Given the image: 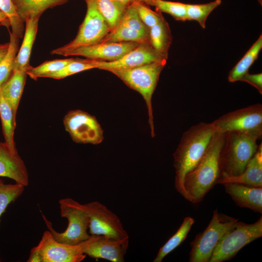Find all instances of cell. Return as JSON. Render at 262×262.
Listing matches in <instances>:
<instances>
[{
	"label": "cell",
	"instance_id": "34",
	"mask_svg": "<svg viewBox=\"0 0 262 262\" xmlns=\"http://www.w3.org/2000/svg\"><path fill=\"white\" fill-rule=\"evenodd\" d=\"M0 10L8 18L12 33L21 37L23 31V21L19 16L12 0H0Z\"/></svg>",
	"mask_w": 262,
	"mask_h": 262
},
{
	"label": "cell",
	"instance_id": "30",
	"mask_svg": "<svg viewBox=\"0 0 262 262\" xmlns=\"http://www.w3.org/2000/svg\"><path fill=\"white\" fill-rule=\"evenodd\" d=\"M18 37L10 33V41L7 54L0 63V87L9 78L13 71V62L18 49Z\"/></svg>",
	"mask_w": 262,
	"mask_h": 262
},
{
	"label": "cell",
	"instance_id": "6",
	"mask_svg": "<svg viewBox=\"0 0 262 262\" xmlns=\"http://www.w3.org/2000/svg\"><path fill=\"white\" fill-rule=\"evenodd\" d=\"M262 236V216L253 224L238 220L219 240L209 262L229 260L245 246Z\"/></svg>",
	"mask_w": 262,
	"mask_h": 262
},
{
	"label": "cell",
	"instance_id": "29",
	"mask_svg": "<svg viewBox=\"0 0 262 262\" xmlns=\"http://www.w3.org/2000/svg\"><path fill=\"white\" fill-rule=\"evenodd\" d=\"M221 2V0H214L204 4H186V20L196 21L205 28L208 16Z\"/></svg>",
	"mask_w": 262,
	"mask_h": 262
},
{
	"label": "cell",
	"instance_id": "23",
	"mask_svg": "<svg viewBox=\"0 0 262 262\" xmlns=\"http://www.w3.org/2000/svg\"><path fill=\"white\" fill-rule=\"evenodd\" d=\"M262 49V35L251 46L241 60L231 69L228 75V81L230 82L240 81L242 77L248 73L250 66L257 59Z\"/></svg>",
	"mask_w": 262,
	"mask_h": 262
},
{
	"label": "cell",
	"instance_id": "12",
	"mask_svg": "<svg viewBox=\"0 0 262 262\" xmlns=\"http://www.w3.org/2000/svg\"><path fill=\"white\" fill-rule=\"evenodd\" d=\"M211 123L214 131L219 133L262 129V105L257 103L229 112Z\"/></svg>",
	"mask_w": 262,
	"mask_h": 262
},
{
	"label": "cell",
	"instance_id": "24",
	"mask_svg": "<svg viewBox=\"0 0 262 262\" xmlns=\"http://www.w3.org/2000/svg\"><path fill=\"white\" fill-rule=\"evenodd\" d=\"M132 42L149 43V33H146L118 23L100 43Z\"/></svg>",
	"mask_w": 262,
	"mask_h": 262
},
{
	"label": "cell",
	"instance_id": "5",
	"mask_svg": "<svg viewBox=\"0 0 262 262\" xmlns=\"http://www.w3.org/2000/svg\"><path fill=\"white\" fill-rule=\"evenodd\" d=\"M60 215L67 219L68 225L62 232L55 230L52 223L42 214L46 226L58 242L68 245H78L90 236L88 232L89 218L83 205L71 198H65L59 201Z\"/></svg>",
	"mask_w": 262,
	"mask_h": 262
},
{
	"label": "cell",
	"instance_id": "42",
	"mask_svg": "<svg viewBox=\"0 0 262 262\" xmlns=\"http://www.w3.org/2000/svg\"><path fill=\"white\" fill-rule=\"evenodd\" d=\"M1 259H0V261Z\"/></svg>",
	"mask_w": 262,
	"mask_h": 262
},
{
	"label": "cell",
	"instance_id": "9",
	"mask_svg": "<svg viewBox=\"0 0 262 262\" xmlns=\"http://www.w3.org/2000/svg\"><path fill=\"white\" fill-rule=\"evenodd\" d=\"M86 255L79 245H68L56 241L46 230L37 246L31 250L28 262H81Z\"/></svg>",
	"mask_w": 262,
	"mask_h": 262
},
{
	"label": "cell",
	"instance_id": "35",
	"mask_svg": "<svg viewBox=\"0 0 262 262\" xmlns=\"http://www.w3.org/2000/svg\"><path fill=\"white\" fill-rule=\"evenodd\" d=\"M119 23L142 33H149V28L142 21L132 3L126 8Z\"/></svg>",
	"mask_w": 262,
	"mask_h": 262
},
{
	"label": "cell",
	"instance_id": "1",
	"mask_svg": "<svg viewBox=\"0 0 262 262\" xmlns=\"http://www.w3.org/2000/svg\"><path fill=\"white\" fill-rule=\"evenodd\" d=\"M225 136V133L214 132L200 160L184 177L186 199L193 203L202 201L217 184L220 177L219 153Z\"/></svg>",
	"mask_w": 262,
	"mask_h": 262
},
{
	"label": "cell",
	"instance_id": "21",
	"mask_svg": "<svg viewBox=\"0 0 262 262\" xmlns=\"http://www.w3.org/2000/svg\"><path fill=\"white\" fill-rule=\"evenodd\" d=\"M68 0H12L16 11L23 21L39 18L46 9L62 4Z\"/></svg>",
	"mask_w": 262,
	"mask_h": 262
},
{
	"label": "cell",
	"instance_id": "36",
	"mask_svg": "<svg viewBox=\"0 0 262 262\" xmlns=\"http://www.w3.org/2000/svg\"><path fill=\"white\" fill-rule=\"evenodd\" d=\"M132 4L136 9L142 21L149 29L163 17L161 13L152 11L147 5L139 1L135 0Z\"/></svg>",
	"mask_w": 262,
	"mask_h": 262
},
{
	"label": "cell",
	"instance_id": "17",
	"mask_svg": "<svg viewBox=\"0 0 262 262\" xmlns=\"http://www.w3.org/2000/svg\"><path fill=\"white\" fill-rule=\"evenodd\" d=\"M223 184L226 192L238 206L262 213V187L232 182Z\"/></svg>",
	"mask_w": 262,
	"mask_h": 262
},
{
	"label": "cell",
	"instance_id": "4",
	"mask_svg": "<svg viewBox=\"0 0 262 262\" xmlns=\"http://www.w3.org/2000/svg\"><path fill=\"white\" fill-rule=\"evenodd\" d=\"M166 62H157L129 69L109 71L121 79L131 88L139 92L145 99L148 115V122L152 137L155 135L153 125L152 97L160 75Z\"/></svg>",
	"mask_w": 262,
	"mask_h": 262
},
{
	"label": "cell",
	"instance_id": "33",
	"mask_svg": "<svg viewBox=\"0 0 262 262\" xmlns=\"http://www.w3.org/2000/svg\"><path fill=\"white\" fill-rule=\"evenodd\" d=\"M25 186L15 183L5 184L0 179V217L6 208L23 192Z\"/></svg>",
	"mask_w": 262,
	"mask_h": 262
},
{
	"label": "cell",
	"instance_id": "16",
	"mask_svg": "<svg viewBox=\"0 0 262 262\" xmlns=\"http://www.w3.org/2000/svg\"><path fill=\"white\" fill-rule=\"evenodd\" d=\"M0 177H7L26 187L29 178L24 162L16 149H12L5 142H0Z\"/></svg>",
	"mask_w": 262,
	"mask_h": 262
},
{
	"label": "cell",
	"instance_id": "41",
	"mask_svg": "<svg viewBox=\"0 0 262 262\" xmlns=\"http://www.w3.org/2000/svg\"><path fill=\"white\" fill-rule=\"evenodd\" d=\"M0 25H2V24L1 22H0Z\"/></svg>",
	"mask_w": 262,
	"mask_h": 262
},
{
	"label": "cell",
	"instance_id": "27",
	"mask_svg": "<svg viewBox=\"0 0 262 262\" xmlns=\"http://www.w3.org/2000/svg\"><path fill=\"white\" fill-rule=\"evenodd\" d=\"M94 0L111 31L114 29L118 24L127 7L114 0Z\"/></svg>",
	"mask_w": 262,
	"mask_h": 262
},
{
	"label": "cell",
	"instance_id": "2",
	"mask_svg": "<svg viewBox=\"0 0 262 262\" xmlns=\"http://www.w3.org/2000/svg\"><path fill=\"white\" fill-rule=\"evenodd\" d=\"M214 132L211 123L201 122L191 126L183 133L173 154L175 187L185 199L184 177L200 160Z\"/></svg>",
	"mask_w": 262,
	"mask_h": 262
},
{
	"label": "cell",
	"instance_id": "31",
	"mask_svg": "<svg viewBox=\"0 0 262 262\" xmlns=\"http://www.w3.org/2000/svg\"><path fill=\"white\" fill-rule=\"evenodd\" d=\"M74 59L69 58L47 61L35 67L31 66L27 70V74L35 80L39 77H46L47 75L62 69Z\"/></svg>",
	"mask_w": 262,
	"mask_h": 262
},
{
	"label": "cell",
	"instance_id": "18",
	"mask_svg": "<svg viewBox=\"0 0 262 262\" xmlns=\"http://www.w3.org/2000/svg\"><path fill=\"white\" fill-rule=\"evenodd\" d=\"M232 182L248 186L262 187V144L247 162L244 171L240 175L232 177H220L217 183Z\"/></svg>",
	"mask_w": 262,
	"mask_h": 262
},
{
	"label": "cell",
	"instance_id": "32",
	"mask_svg": "<svg viewBox=\"0 0 262 262\" xmlns=\"http://www.w3.org/2000/svg\"><path fill=\"white\" fill-rule=\"evenodd\" d=\"M96 68L92 59H74L62 69L46 76L55 79H61L86 70Z\"/></svg>",
	"mask_w": 262,
	"mask_h": 262
},
{
	"label": "cell",
	"instance_id": "13",
	"mask_svg": "<svg viewBox=\"0 0 262 262\" xmlns=\"http://www.w3.org/2000/svg\"><path fill=\"white\" fill-rule=\"evenodd\" d=\"M86 256L112 262H124L129 239H116L103 235H90L79 244Z\"/></svg>",
	"mask_w": 262,
	"mask_h": 262
},
{
	"label": "cell",
	"instance_id": "3",
	"mask_svg": "<svg viewBox=\"0 0 262 262\" xmlns=\"http://www.w3.org/2000/svg\"><path fill=\"white\" fill-rule=\"evenodd\" d=\"M262 136V129L225 133L219 153V178L241 174L256 152Z\"/></svg>",
	"mask_w": 262,
	"mask_h": 262
},
{
	"label": "cell",
	"instance_id": "39",
	"mask_svg": "<svg viewBox=\"0 0 262 262\" xmlns=\"http://www.w3.org/2000/svg\"><path fill=\"white\" fill-rule=\"evenodd\" d=\"M0 22L2 25L8 27L10 26L9 21L6 16L0 10Z\"/></svg>",
	"mask_w": 262,
	"mask_h": 262
},
{
	"label": "cell",
	"instance_id": "25",
	"mask_svg": "<svg viewBox=\"0 0 262 262\" xmlns=\"http://www.w3.org/2000/svg\"><path fill=\"white\" fill-rule=\"evenodd\" d=\"M194 222L195 220L192 217H185L177 231L160 248L153 262H162L168 254L179 246L187 237Z\"/></svg>",
	"mask_w": 262,
	"mask_h": 262
},
{
	"label": "cell",
	"instance_id": "20",
	"mask_svg": "<svg viewBox=\"0 0 262 262\" xmlns=\"http://www.w3.org/2000/svg\"><path fill=\"white\" fill-rule=\"evenodd\" d=\"M27 75L25 70H13L8 80L0 87L2 95L11 107L16 118Z\"/></svg>",
	"mask_w": 262,
	"mask_h": 262
},
{
	"label": "cell",
	"instance_id": "11",
	"mask_svg": "<svg viewBox=\"0 0 262 262\" xmlns=\"http://www.w3.org/2000/svg\"><path fill=\"white\" fill-rule=\"evenodd\" d=\"M66 130L77 143L97 145L103 139V131L96 118L80 110L68 112L63 120Z\"/></svg>",
	"mask_w": 262,
	"mask_h": 262
},
{
	"label": "cell",
	"instance_id": "14",
	"mask_svg": "<svg viewBox=\"0 0 262 262\" xmlns=\"http://www.w3.org/2000/svg\"><path fill=\"white\" fill-rule=\"evenodd\" d=\"M167 58L156 52L149 43L139 44L119 59L110 62L94 60L96 68L110 71L129 69L146 64L166 62Z\"/></svg>",
	"mask_w": 262,
	"mask_h": 262
},
{
	"label": "cell",
	"instance_id": "7",
	"mask_svg": "<svg viewBox=\"0 0 262 262\" xmlns=\"http://www.w3.org/2000/svg\"><path fill=\"white\" fill-rule=\"evenodd\" d=\"M238 218L229 216L217 209L205 230L197 234L191 242L189 261L209 262L219 240Z\"/></svg>",
	"mask_w": 262,
	"mask_h": 262
},
{
	"label": "cell",
	"instance_id": "19",
	"mask_svg": "<svg viewBox=\"0 0 262 262\" xmlns=\"http://www.w3.org/2000/svg\"><path fill=\"white\" fill-rule=\"evenodd\" d=\"M38 19V17L30 18L25 20V34L21 46L14 60L13 71L23 70L27 72L31 67L29 61L37 31Z\"/></svg>",
	"mask_w": 262,
	"mask_h": 262
},
{
	"label": "cell",
	"instance_id": "40",
	"mask_svg": "<svg viewBox=\"0 0 262 262\" xmlns=\"http://www.w3.org/2000/svg\"><path fill=\"white\" fill-rule=\"evenodd\" d=\"M125 7H128L131 5L134 1L136 0H114Z\"/></svg>",
	"mask_w": 262,
	"mask_h": 262
},
{
	"label": "cell",
	"instance_id": "15",
	"mask_svg": "<svg viewBox=\"0 0 262 262\" xmlns=\"http://www.w3.org/2000/svg\"><path fill=\"white\" fill-rule=\"evenodd\" d=\"M139 44L132 42L99 43L73 49L62 55L81 56L98 61H114L122 57Z\"/></svg>",
	"mask_w": 262,
	"mask_h": 262
},
{
	"label": "cell",
	"instance_id": "8",
	"mask_svg": "<svg viewBox=\"0 0 262 262\" xmlns=\"http://www.w3.org/2000/svg\"><path fill=\"white\" fill-rule=\"evenodd\" d=\"M87 12L75 38L69 43L53 50L52 54L62 55L73 49L99 43L111 31L94 0H85Z\"/></svg>",
	"mask_w": 262,
	"mask_h": 262
},
{
	"label": "cell",
	"instance_id": "26",
	"mask_svg": "<svg viewBox=\"0 0 262 262\" xmlns=\"http://www.w3.org/2000/svg\"><path fill=\"white\" fill-rule=\"evenodd\" d=\"M0 117L5 142L13 150L16 149L14 142V131L16 118L9 103L0 91Z\"/></svg>",
	"mask_w": 262,
	"mask_h": 262
},
{
	"label": "cell",
	"instance_id": "22",
	"mask_svg": "<svg viewBox=\"0 0 262 262\" xmlns=\"http://www.w3.org/2000/svg\"><path fill=\"white\" fill-rule=\"evenodd\" d=\"M172 39L169 26L164 17L149 29L150 45L156 52L167 58Z\"/></svg>",
	"mask_w": 262,
	"mask_h": 262
},
{
	"label": "cell",
	"instance_id": "10",
	"mask_svg": "<svg viewBox=\"0 0 262 262\" xmlns=\"http://www.w3.org/2000/svg\"><path fill=\"white\" fill-rule=\"evenodd\" d=\"M89 218L90 235H103L116 239H129L119 217L98 201L82 204Z\"/></svg>",
	"mask_w": 262,
	"mask_h": 262
},
{
	"label": "cell",
	"instance_id": "28",
	"mask_svg": "<svg viewBox=\"0 0 262 262\" xmlns=\"http://www.w3.org/2000/svg\"><path fill=\"white\" fill-rule=\"evenodd\" d=\"M146 5L154 6L157 12L166 13L175 20H186V4L165 0H136Z\"/></svg>",
	"mask_w": 262,
	"mask_h": 262
},
{
	"label": "cell",
	"instance_id": "37",
	"mask_svg": "<svg viewBox=\"0 0 262 262\" xmlns=\"http://www.w3.org/2000/svg\"><path fill=\"white\" fill-rule=\"evenodd\" d=\"M240 81L245 82L254 87L258 92L262 94V73L250 74L244 75Z\"/></svg>",
	"mask_w": 262,
	"mask_h": 262
},
{
	"label": "cell",
	"instance_id": "38",
	"mask_svg": "<svg viewBox=\"0 0 262 262\" xmlns=\"http://www.w3.org/2000/svg\"><path fill=\"white\" fill-rule=\"evenodd\" d=\"M9 48V43L5 44H0V63L5 58Z\"/></svg>",
	"mask_w": 262,
	"mask_h": 262
}]
</instances>
